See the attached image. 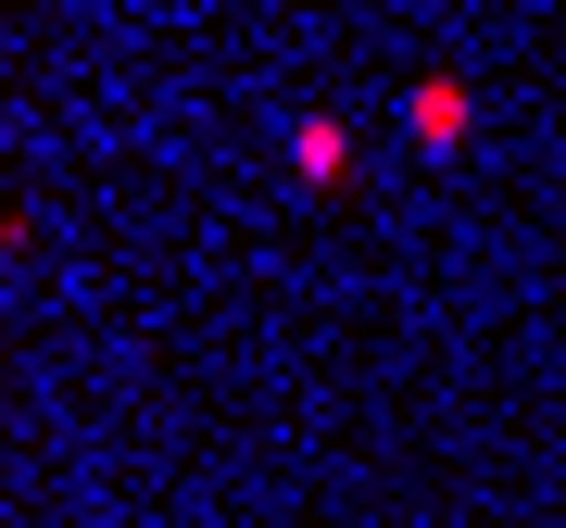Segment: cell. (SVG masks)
<instances>
[{
  "mask_svg": "<svg viewBox=\"0 0 566 528\" xmlns=\"http://www.w3.org/2000/svg\"><path fill=\"white\" fill-rule=\"evenodd\" d=\"M290 177L327 202V189L353 177V114H290Z\"/></svg>",
  "mask_w": 566,
  "mask_h": 528,
  "instance_id": "obj_2",
  "label": "cell"
},
{
  "mask_svg": "<svg viewBox=\"0 0 566 528\" xmlns=\"http://www.w3.org/2000/svg\"><path fill=\"white\" fill-rule=\"evenodd\" d=\"M403 139L416 151H465V139H479V88H465V76H416L403 88Z\"/></svg>",
  "mask_w": 566,
  "mask_h": 528,
  "instance_id": "obj_1",
  "label": "cell"
}]
</instances>
